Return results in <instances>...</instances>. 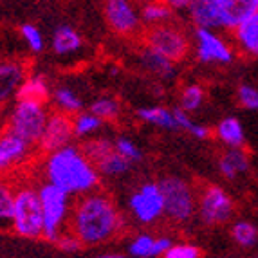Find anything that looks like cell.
<instances>
[{
	"label": "cell",
	"instance_id": "24",
	"mask_svg": "<svg viewBox=\"0 0 258 258\" xmlns=\"http://www.w3.org/2000/svg\"><path fill=\"white\" fill-rule=\"evenodd\" d=\"M217 136L219 139H222L228 147H237L242 148L244 147V130H242L240 123L238 119L235 117H228V119H224L219 126H217Z\"/></svg>",
	"mask_w": 258,
	"mask_h": 258
},
{
	"label": "cell",
	"instance_id": "3",
	"mask_svg": "<svg viewBox=\"0 0 258 258\" xmlns=\"http://www.w3.org/2000/svg\"><path fill=\"white\" fill-rule=\"evenodd\" d=\"M11 231L22 238H42L43 210L38 189L29 184L15 188V206Z\"/></svg>",
	"mask_w": 258,
	"mask_h": 258
},
{
	"label": "cell",
	"instance_id": "14",
	"mask_svg": "<svg viewBox=\"0 0 258 258\" xmlns=\"http://www.w3.org/2000/svg\"><path fill=\"white\" fill-rule=\"evenodd\" d=\"M29 63L26 60L0 61V107L17 94L18 87L29 76Z\"/></svg>",
	"mask_w": 258,
	"mask_h": 258
},
{
	"label": "cell",
	"instance_id": "12",
	"mask_svg": "<svg viewBox=\"0 0 258 258\" xmlns=\"http://www.w3.org/2000/svg\"><path fill=\"white\" fill-rule=\"evenodd\" d=\"M74 136V123L71 114L63 110L51 112L45 123V128L42 132V138L38 141L40 152L51 154L58 148L69 145L71 138Z\"/></svg>",
	"mask_w": 258,
	"mask_h": 258
},
{
	"label": "cell",
	"instance_id": "23",
	"mask_svg": "<svg viewBox=\"0 0 258 258\" xmlns=\"http://www.w3.org/2000/svg\"><path fill=\"white\" fill-rule=\"evenodd\" d=\"M141 60H143V65H145L148 71H152V73L157 74V76H161V78H170L175 74L173 61L168 60L166 56L155 52L154 49H148L143 45Z\"/></svg>",
	"mask_w": 258,
	"mask_h": 258
},
{
	"label": "cell",
	"instance_id": "26",
	"mask_svg": "<svg viewBox=\"0 0 258 258\" xmlns=\"http://www.w3.org/2000/svg\"><path fill=\"white\" fill-rule=\"evenodd\" d=\"M130 164L132 163L126 159L125 155H121L119 152H117V148H114V150H112L105 159H101L98 164H96V168H98V172H101L103 175L114 177V175H121V173H125L130 168Z\"/></svg>",
	"mask_w": 258,
	"mask_h": 258
},
{
	"label": "cell",
	"instance_id": "31",
	"mask_svg": "<svg viewBox=\"0 0 258 258\" xmlns=\"http://www.w3.org/2000/svg\"><path fill=\"white\" fill-rule=\"evenodd\" d=\"M74 123V136H89V134L96 132V130L101 126L103 119L98 117L92 112H87V114H78L73 119Z\"/></svg>",
	"mask_w": 258,
	"mask_h": 258
},
{
	"label": "cell",
	"instance_id": "4",
	"mask_svg": "<svg viewBox=\"0 0 258 258\" xmlns=\"http://www.w3.org/2000/svg\"><path fill=\"white\" fill-rule=\"evenodd\" d=\"M38 194L43 210L42 238L56 244V240L67 231V222H69V213H71L69 194L49 181L40 186Z\"/></svg>",
	"mask_w": 258,
	"mask_h": 258
},
{
	"label": "cell",
	"instance_id": "34",
	"mask_svg": "<svg viewBox=\"0 0 258 258\" xmlns=\"http://www.w3.org/2000/svg\"><path fill=\"white\" fill-rule=\"evenodd\" d=\"M20 35L24 38V42L27 43V47L33 52H42L43 51V36L38 31V27H35L33 24H24L20 27Z\"/></svg>",
	"mask_w": 258,
	"mask_h": 258
},
{
	"label": "cell",
	"instance_id": "41",
	"mask_svg": "<svg viewBox=\"0 0 258 258\" xmlns=\"http://www.w3.org/2000/svg\"><path fill=\"white\" fill-rule=\"evenodd\" d=\"M163 2H166L172 9H182V8H188L189 0H163Z\"/></svg>",
	"mask_w": 258,
	"mask_h": 258
},
{
	"label": "cell",
	"instance_id": "18",
	"mask_svg": "<svg viewBox=\"0 0 258 258\" xmlns=\"http://www.w3.org/2000/svg\"><path fill=\"white\" fill-rule=\"evenodd\" d=\"M49 96H51V89H49L47 80L42 74H31L27 76L22 85L18 87L17 101H36V103H47Z\"/></svg>",
	"mask_w": 258,
	"mask_h": 258
},
{
	"label": "cell",
	"instance_id": "27",
	"mask_svg": "<svg viewBox=\"0 0 258 258\" xmlns=\"http://www.w3.org/2000/svg\"><path fill=\"white\" fill-rule=\"evenodd\" d=\"M91 112L103 121H116L121 114V105L114 98H99L91 105Z\"/></svg>",
	"mask_w": 258,
	"mask_h": 258
},
{
	"label": "cell",
	"instance_id": "10",
	"mask_svg": "<svg viewBox=\"0 0 258 258\" xmlns=\"http://www.w3.org/2000/svg\"><path fill=\"white\" fill-rule=\"evenodd\" d=\"M130 211L143 224H152L164 215V197L159 182H147L132 194Z\"/></svg>",
	"mask_w": 258,
	"mask_h": 258
},
{
	"label": "cell",
	"instance_id": "35",
	"mask_svg": "<svg viewBox=\"0 0 258 258\" xmlns=\"http://www.w3.org/2000/svg\"><path fill=\"white\" fill-rule=\"evenodd\" d=\"M166 258H201L203 249L194 244H173L164 254Z\"/></svg>",
	"mask_w": 258,
	"mask_h": 258
},
{
	"label": "cell",
	"instance_id": "37",
	"mask_svg": "<svg viewBox=\"0 0 258 258\" xmlns=\"http://www.w3.org/2000/svg\"><path fill=\"white\" fill-rule=\"evenodd\" d=\"M116 148L121 155H125L130 163H138V161H141V150H139L138 145H136L134 141H130V139L119 138L116 141Z\"/></svg>",
	"mask_w": 258,
	"mask_h": 258
},
{
	"label": "cell",
	"instance_id": "19",
	"mask_svg": "<svg viewBox=\"0 0 258 258\" xmlns=\"http://www.w3.org/2000/svg\"><path fill=\"white\" fill-rule=\"evenodd\" d=\"M249 168V157L242 148L231 147L229 150L222 152L219 157V170L222 172L224 177L235 179L238 173L247 172Z\"/></svg>",
	"mask_w": 258,
	"mask_h": 258
},
{
	"label": "cell",
	"instance_id": "17",
	"mask_svg": "<svg viewBox=\"0 0 258 258\" xmlns=\"http://www.w3.org/2000/svg\"><path fill=\"white\" fill-rule=\"evenodd\" d=\"M238 49L249 56H258V11L233 29Z\"/></svg>",
	"mask_w": 258,
	"mask_h": 258
},
{
	"label": "cell",
	"instance_id": "15",
	"mask_svg": "<svg viewBox=\"0 0 258 258\" xmlns=\"http://www.w3.org/2000/svg\"><path fill=\"white\" fill-rule=\"evenodd\" d=\"M217 4L224 29H235L258 11V0H217Z\"/></svg>",
	"mask_w": 258,
	"mask_h": 258
},
{
	"label": "cell",
	"instance_id": "6",
	"mask_svg": "<svg viewBox=\"0 0 258 258\" xmlns=\"http://www.w3.org/2000/svg\"><path fill=\"white\" fill-rule=\"evenodd\" d=\"M51 112L45 108V103L36 101H17L13 114L6 123L9 130H13L20 138L29 141L31 145L38 147V141L42 138V132L45 128L47 117Z\"/></svg>",
	"mask_w": 258,
	"mask_h": 258
},
{
	"label": "cell",
	"instance_id": "28",
	"mask_svg": "<svg viewBox=\"0 0 258 258\" xmlns=\"http://www.w3.org/2000/svg\"><path fill=\"white\" fill-rule=\"evenodd\" d=\"M114 148H116V143H110L107 139H92V141H87L85 145H82L83 154L94 163V166L101 159H105Z\"/></svg>",
	"mask_w": 258,
	"mask_h": 258
},
{
	"label": "cell",
	"instance_id": "39",
	"mask_svg": "<svg viewBox=\"0 0 258 258\" xmlns=\"http://www.w3.org/2000/svg\"><path fill=\"white\" fill-rule=\"evenodd\" d=\"M172 245H173V242L170 240V238H166V237L155 238L154 249H152V256H164V254H166V251L170 249Z\"/></svg>",
	"mask_w": 258,
	"mask_h": 258
},
{
	"label": "cell",
	"instance_id": "30",
	"mask_svg": "<svg viewBox=\"0 0 258 258\" xmlns=\"http://www.w3.org/2000/svg\"><path fill=\"white\" fill-rule=\"evenodd\" d=\"M231 237H233V240L240 245V247H251V245H254V242H256L258 231H256V228H254L253 224L238 222V224H235V226H233Z\"/></svg>",
	"mask_w": 258,
	"mask_h": 258
},
{
	"label": "cell",
	"instance_id": "2",
	"mask_svg": "<svg viewBox=\"0 0 258 258\" xmlns=\"http://www.w3.org/2000/svg\"><path fill=\"white\" fill-rule=\"evenodd\" d=\"M47 181L65 189L69 195H83L94 191L99 184V172L82 147L65 145L47 154L45 159Z\"/></svg>",
	"mask_w": 258,
	"mask_h": 258
},
{
	"label": "cell",
	"instance_id": "1",
	"mask_svg": "<svg viewBox=\"0 0 258 258\" xmlns=\"http://www.w3.org/2000/svg\"><path fill=\"white\" fill-rule=\"evenodd\" d=\"M125 228V220L105 194H83L71 208L67 229L83 245H99L114 240Z\"/></svg>",
	"mask_w": 258,
	"mask_h": 258
},
{
	"label": "cell",
	"instance_id": "16",
	"mask_svg": "<svg viewBox=\"0 0 258 258\" xmlns=\"http://www.w3.org/2000/svg\"><path fill=\"white\" fill-rule=\"evenodd\" d=\"M188 11L197 27H208V29L222 27V17L217 0H189Z\"/></svg>",
	"mask_w": 258,
	"mask_h": 258
},
{
	"label": "cell",
	"instance_id": "25",
	"mask_svg": "<svg viewBox=\"0 0 258 258\" xmlns=\"http://www.w3.org/2000/svg\"><path fill=\"white\" fill-rule=\"evenodd\" d=\"M141 20L147 26H155V24L172 20V8L163 0H150L148 4L143 6Z\"/></svg>",
	"mask_w": 258,
	"mask_h": 258
},
{
	"label": "cell",
	"instance_id": "36",
	"mask_svg": "<svg viewBox=\"0 0 258 258\" xmlns=\"http://www.w3.org/2000/svg\"><path fill=\"white\" fill-rule=\"evenodd\" d=\"M238 105L247 110H258V89L251 85H240L238 89Z\"/></svg>",
	"mask_w": 258,
	"mask_h": 258
},
{
	"label": "cell",
	"instance_id": "20",
	"mask_svg": "<svg viewBox=\"0 0 258 258\" xmlns=\"http://www.w3.org/2000/svg\"><path fill=\"white\" fill-rule=\"evenodd\" d=\"M15 206V184L9 175H0V231H11Z\"/></svg>",
	"mask_w": 258,
	"mask_h": 258
},
{
	"label": "cell",
	"instance_id": "21",
	"mask_svg": "<svg viewBox=\"0 0 258 258\" xmlns=\"http://www.w3.org/2000/svg\"><path fill=\"white\" fill-rule=\"evenodd\" d=\"M82 47V36L69 26H61L52 35V51L56 54H71Z\"/></svg>",
	"mask_w": 258,
	"mask_h": 258
},
{
	"label": "cell",
	"instance_id": "40",
	"mask_svg": "<svg viewBox=\"0 0 258 258\" xmlns=\"http://www.w3.org/2000/svg\"><path fill=\"white\" fill-rule=\"evenodd\" d=\"M173 116H175V121H177V125H179V128H184V130H191V126L195 125L194 121L189 119V116H188V112L184 110V108H175L173 110Z\"/></svg>",
	"mask_w": 258,
	"mask_h": 258
},
{
	"label": "cell",
	"instance_id": "38",
	"mask_svg": "<svg viewBox=\"0 0 258 258\" xmlns=\"http://www.w3.org/2000/svg\"><path fill=\"white\" fill-rule=\"evenodd\" d=\"M56 245H58V249L65 251V253H76V251H80L83 247V244L80 242V238H78L76 235H73L69 229H67V231H65L63 235L56 240Z\"/></svg>",
	"mask_w": 258,
	"mask_h": 258
},
{
	"label": "cell",
	"instance_id": "5",
	"mask_svg": "<svg viewBox=\"0 0 258 258\" xmlns=\"http://www.w3.org/2000/svg\"><path fill=\"white\" fill-rule=\"evenodd\" d=\"M141 42L145 47L154 49L155 52L166 56L173 63L182 61L189 52V40L184 29L170 20L148 26L141 33Z\"/></svg>",
	"mask_w": 258,
	"mask_h": 258
},
{
	"label": "cell",
	"instance_id": "33",
	"mask_svg": "<svg viewBox=\"0 0 258 258\" xmlns=\"http://www.w3.org/2000/svg\"><path fill=\"white\" fill-rule=\"evenodd\" d=\"M154 242L155 238L147 235V233H143V235H138V237L134 238L128 245V253L132 256H138V258H148L152 256V249H154Z\"/></svg>",
	"mask_w": 258,
	"mask_h": 258
},
{
	"label": "cell",
	"instance_id": "13",
	"mask_svg": "<svg viewBox=\"0 0 258 258\" xmlns=\"http://www.w3.org/2000/svg\"><path fill=\"white\" fill-rule=\"evenodd\" d=\"M197 60L203 63H229L233 60V51L220 36L211 33L208 27H197Z\"/></svg>",
	"mask_w": 258,
	"mask_h": 258
},
{
	"label": "cell",
	"instance_id": "29",
	"mask_svg": "<svg viewBox=\"0 0 258 258\" xmlns=\"http://www.w3.org/2000/svg\"><path fill=\"white\" fill-rule=\"evenodd\" d=\"M54 101L56 107L60 108V110L67 112V114H78V112L82 110V99L78 98L71 89H67V87H60L54 92Z\"/></svg>",
	"mask_w": 258,
	"mask_h": 258
},
{
	"label": "cell",
	"instance_id": "11",
	"mask_svg": "<svg viewBox=\"0 0 258 258\" xmlns=\"http://www.w3.org/2000/svg\"><path fill=\"white\" fill-rule=\"evenodd\" d=\"M33 147L35 145L20 138L8 126L0 130V175H11L22 164H26Z\"/></svg>",
	"mask_w": 258,
	"mask_h": 258
},
{
	"label": "cell",
	"instance_id": "22",
	"mask_svg": "<svg viewBox=\"0 0 258 258\" xmlns=\"http://www.w3.org/2000/svg\"><path fill=\"white\" fill-rule=\"evenodd\" d=\"M138 116H139V119L148 123V125L161 126V128H166V130H179L175 116H173V110L170 112L168 108H163V107L139 108Z\"/></svg>",
	"mask_w": 258,
	"mask_h": 258
},
{
	"label": "cell",
	"instance_id": "32",
	"mask_svg": "<svg viewBox=\"0 0 258 258\" xmlns=\"http://www.w3.org/2000/svg\"><path fill=\"white\" fill-rule=\"evenodd\" d=\"M204 91L201 85H188L182 89L181 94V105L186 112H194L203 105Z\"/></svg>",
	"mask_w": 258,
	"mask_h": 258
},
{
	"label": "cell",
	"instance_id": "8",
	"mask_svg": "<svg viewBox=\"0 0 258 258\" xmlns=\"http://www.w3.org/2000/svg\"><path fill=\"white\" fill-rule=\"evenodd\" d=\"M235 204L222 188L215 184H206L199 195V215L208 226L224 224L233 217Z\"/></svg>",
	"mask_w": 258,
	"mask_h": 258
},
{
	"label": "cell",
	"instance_id": "9",
	"mask_svg": "<svg viewBox=\"0 0 258 258\" xmlns=\"http://www.w3.org/2000/svg\"><path fill=\"white\" fill-rule=\"evenodd\" d=\"M105 18L114 35L123 38L139 35L141 15L134 0H105Z\"/></svg>",
	"mask_w": 258,
	"mask_h": 258
},
{
	"label": "cell",
	"instance_id": "7",
	"mask_svg": "<svg viewBox=\"0 0 258 258\" xmlns=\"http://www.w3.org/2000/svg\"><path fill=\"white\" fill-rule=\"evenodd\" d=\"M159 184L164 197V213L175 222H188L197 206L194 189L179 177H166Z\"/></svg>",
	"mask_w": 258,
	"mask_h": 258
}]
</instances>
